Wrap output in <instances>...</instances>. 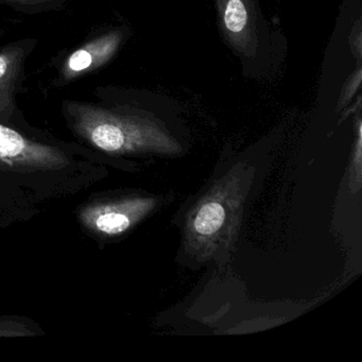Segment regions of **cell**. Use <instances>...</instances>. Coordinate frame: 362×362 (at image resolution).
I'll return each mask as SVG.
<instances>
[{
    "instance_id": "7",
    "label": "cell",
    "mask_w": 362,
    "mask_h": 362,
    "mask_svg": "<svg viewBox=\"0 0 362 362\" xmlns=\"http://www.w3.org/2000/svg\"><path fill=\"white\" fill-rule=\"evenodd\" d=\"M224 25L233 35H238L245 30L247 24V11L243 0H228L224 10Z\"/></svg>"
},
{
    "instance_id": "4",
    "label": "cell",
    "mask_w": 362,
    "mask_h": 362,
    "mask_svg": "<svg viewBox=\"0 0 362 362\" xmlns=\"http://www.w3.org/2000/svg\"><path fill=\"white\" fill-rule=\"evenodd\" d=\"M69 163L62 150L31 141L0 124V164L10 168L52 170L64 168Z\"/></svg>"
},
{
    "instance_id": "3",
    "label": "cell",
    "mask_w": 362,
    "mask_h": 362,
    "mask_svg": "<svg viewBox=\"0 0 362 362\" xmlns=\"http://www.w3.org/2000/svg\"><path fill=\"white\" fill-rule=\"evenodd\" d=\"M167 194L133 192L83 209L81 219L88 228L105 236H119L168 204Z\"/></svg>"
},
{
    "instance_id": "1",
    "label": "cell",
    "mask_w": 362,
    "mask_h": 362,
    "mask_svg": "<svg viewBox=\"0 0 362 362\" xmlns=\"http://www.w3.org/2000/svg\"><path fill=\"white\" fill-rule=\"evenodd\" d=\"M268 163L252 156L222 158L207 181L175 216L177 262L190 270L222 266L236 251L245 211L259 192Z\"/></svg>"
},
{
    "instance_id": "6",
    "label": "cell",
    "mask_w": 362,
    "mask_h": 362,
    "mask_svg": "<svg viewBox=\"0 0 362 362\" xmlns=\"http://www.w3.org/2000/svg\"><path fill=\"white\" fill-rule=\"evenodd\" d=\"M24 50L9 47L0 50V116L13 110V90L22 66Z\"/></svg>"
},
{
    "instance_id": "2",
    "label": "cell",
    "mask_w": 362,
    "mask_h": 362,
    "mask_svg": "<svg viewBox=\"0 0 362 362\" xmlns=\"http://www.w3.org/2000/svg\"><path fill=\"white\" fill-rule=\"evenodd\" d=\"M76 132L94 147L113 156L182 158L185 141L162 122L145 116L88 105H69Z\"/></svg>"
},
{
    "instance_id": "5",
    "label": "cell",
    "mask_w": 362,
    "mask_h": 362,
    "mask_svg": "<svg viewBox=\"0 0 362 362\" xmlns=\"http://www.w3.org/2000/svg\"><path fill=\"white\" fill-rule=\"evenodd\" d=\"M122 35L119 31L107 33L82 46L71 54L63 67V77L75 79L109 62L119 48Z\"/></svg>"
},
{
    "instance_id": "8",
    "label": "cell",
    "mask_w": 362,
    "mask_h": 362,
    "mask_svg": "<svg viewBox=\"0 0 362 362\" xmlns=\"http://www.w3.org/2000/svg\"><path fill=\"white\" fill-rule=\"evenodd\" d=\"M0 1H9V3L20 4H41L47 3V1H52V0H0Z\"/></svg>"
}]
</instances>
